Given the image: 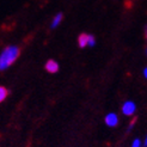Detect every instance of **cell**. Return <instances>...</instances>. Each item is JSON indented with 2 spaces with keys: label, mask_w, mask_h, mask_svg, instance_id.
Returning <instances> with one entry per match:
<instances>
[{
  "label": "cell",
  "mask_w": 147,
  "mask_h": 147,
  "mask_svg": "<svg viewBox=\"0 0 147 147\" xmlns=\"http://www.w3.org/2000/svg\"><path fill=\"white\" fill-rule=\"evenodd\" d=\"M20 55V50L16 46H9L4 49V51L0 54V71L6 69L9 66H11Z\"/></svg>",
  "instance_id": "obj_1"
},
{
  "label": "cell",
  "mask_w": 147,
  "mask_h": 147,
  "mask_svg": "<svg viewBox=\"0 0 147 147\" xmlns=\"http://www.w3.org/2000/svg\"><path fill=\"white\" fill-rule=\"evenodd\" d=\"M135 109H136V107H135L134 103H133V102H130V100H128V102H126V103L123 104V109H122V111H123V114H124V115L130 116V115H133V114H134Z\"/></svg>",
  "instance_id": "obj_2"
},
{
  "label": "cell",
  "mask_w": 147,
  "mask_h": 147,
  "mask_svg": "<svg viewBox=\"0 0 147 147\" xmlns=\"http://www.w3.org/2000/svg\"><path fill=\"white\" fill-rule=\"evenodd\" d=\"M45 68L48 73H56L59 71V63L54 60H48V62L45 66Z\"/></svg>",
  "instance_id": "obj_3"
},
{
  "label": "cell",
  "mask_w": 147,
  "mask_h": 147,
  "mask_svg": "<svg viewBox=\"0 0 147 147\" xmlns=\"http://www.w3.org/2000/svg\"><path fill=\"white\" fill-rule=\"evenodd\" d=\"M105 123L109 127H116L117 123H119V119L115 114H108L105 116Z\"/></svg>",
  "instance_id": "obj_4"
},
{
  "label": "cell",
  "mask_w": 147,
  "mask_h": 147,
  "mask_svg": "<svg viewBox=\"0 0 147 147\" xmlns=\"http://www.w3.org/2000/svg\"><path fill=\"white\" fill-rule=\"evenodd\" d=\"M89 42V34H80L78 37V45L80 48H85Z\"/></svg>",
  "instance_id": "obj_5"
},
{
  "label": "cell",
  "mask_w": 147,
  "mask_h": 147,
  "mask_svg": "<svg viewBox=\"0 0 147 147\" xmlns=\"http://www.w3.org/2000/svg\"><path fill=\"white\" fill-rule=\"evenodd\" d=\"M62 18H63V14H62V13H57L56 16L54 17L53 23H51V29H55L59 24H60V22L62 20Z\"/></svg>",
  "instance_id": "obj_6"
},
{
  "label": "cell",
  "mask_w": 147,
  "mask_h": 147,
  "mask_svg": "<svg viewBox=\"0 0 147 147\" xmlns=\"http://www.w3.org/2000/svg\"><path fill=\"white\" fill-rule=\"evenodd\" d=\"M7 94H9V90H7L6 87H4V86H0V103L5 100V98L7 97Z\"/></svg>",
  "instance_id": "obj_7"
},
{
  "label": "cell",
  "mask_w": 147,
  "mask_h": 147,
  "mask_svg": "<svg viewBox=\"0 0 147 147\" xmlns=\"http://www.w3.org/2000/svg\"><path fill=\"white\" fill-rule=\"evenodd\" d=\"M94 43H96V40H94V37H93L92 35H89V42H87V46L93 47Z\"/></svg>",
  "instance_id": "obj_8"
},
{
  "label": "cell",
  "mask_w": 147,
  "mask_h": 147,
  "mask_svg": "<svg viewBox=\"0 0 147 147\" xmlns=\"http://www.w3.org/2000/svg\"><path fill=\"white\" fill-rule=\"evenodd\" d=\"M131 147H140V140H139V139H135L133 141V146Z\"/></svg>",
  "instance_id": "obj_9"
},
{
  "label": "cell",
  "mask_w": 147,
  "mask_h": 147,
  "mask_svg": "<svg viewBox=\"0 0 147 147\" xmlns=\"http://www.w3.org/2000/svg\"><path fill=\"white\" fill-rule=\"evenodd\" d=\"M135 121H136V117H134L133 120H131V122H130V124H129V128H128V131H130V129L133 128V126H134V123H135Z\"/></svg>",
  "instance_id": "obj_10"
}]
</instances>
